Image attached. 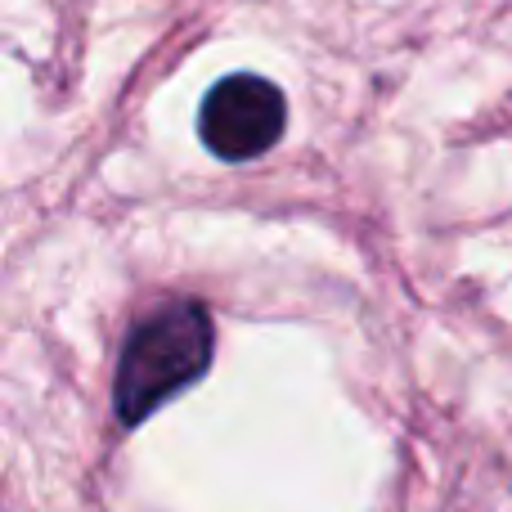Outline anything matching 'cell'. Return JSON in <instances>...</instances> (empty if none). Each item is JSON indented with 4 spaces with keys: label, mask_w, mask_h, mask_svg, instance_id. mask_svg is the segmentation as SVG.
I'll return each mask as SVG.
<instances>
[{
    "label": "cell",
    "mask_w": 512,
    "mask_h": 512,
    "mask_svg": "<svg viewBox=\"0 0 512 512\" xmlns=\"http://www.w3.org/2000/svg\"><path fill=\"white\" fill-rule=\"evenodd\" d=\"M212 364V319L194 301H171L135 324L117 364L113 400L122 423H144Z\"/></svg>",
    "instance_id": "6da1fadb"
},
{
    "label": "cell",
    "mask_w": 512,
    "mask_h": 512,
    "mask_svg": "<svg viewBox=\"0 0 512 512\" xmlns=\"http://www.w3.org/2000/svg\"><path fill=\"white\" fill-rule=\"evenodd\" d=\"M288 126V104L279 86L252 72L216 81L198 113V135L221 162H252L265 149H274Z\"/></svg>",
    "instance_id": "7a4b0ae2"
}]
</instances>
